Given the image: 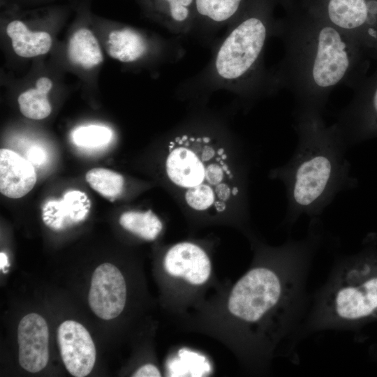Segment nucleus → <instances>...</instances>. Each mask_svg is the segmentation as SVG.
<instances>
[{"mask_svg":"<svg viewBox=\"0 0 377 377\" xmlns=\"http://www.w3.org/2000/svg\"><path fill=\"white\" fill-rule=\"evenodd\" d=\"M354 91L335 122L348 147L377 138V68Z\"/></svg>","mask_w":377,"mask_h":377,"instance_id":"nucleus-8","label":"nucleus"},{"mask_svg":"<svg viewBox=\"0 0 377 377\" xmlns=\"http://www.w3.org/2000/svg\"><path fill=\"white\" fill-rule=\"evenodd\" d=\"M228 161L224 149L211 138L184 134L170 141L165 170L190 208L216 214L240 193Z\"/></svg>","mask_w":377,"mask_h":377,"instance_id":"nucleus-5","label":"nucleus"},{"mask_svg":"<svg viewBox=\"0 0 377 377\" xmlns=\"http://www.w3.org/2000/svg\"><path fill=\"white\" fill-rule=\"evenodd\" d=\"M278 31L285 55L274 81L290 91L295 108L323 112L336 87L354 90L367 77L368 51L320 15L299 19Z\"/></svg>","mask_w":377,"mask_h":377,"instance_id":"nucleus-2","label":"nucleus"},{"mask_svg":"<svg viewBox=\"0 0 377 377\" xmlns=\"http://www.w3.org/2000/svg\"><path fill=\"white\" fill-rule=\"evenodd\" d=\"M149 48L146 39L131 28L114 30L109 34L106 50L113 59L121 62H133L142 58Z\"/></svg>","mask_w":377,"mask_h":377,"instance_id":"nucleus-16","label":"nucleus"},{"mask_svg":"<svg viewBox=\"0 0 377 377\" xmlns=\"http://www.w3.org/2000/svg\"><path fill=\"white\" fill-rule=\"evenodd\" d=\"M325 239L320 218H313L302 239L278 246L255 241L246 272L180 323L220 341L249 374H267L276 357L298 362L311 300L307 278Z\"/></svg>","mask_w":377,"mask_h":377,"instance_id":"nucleus-1","label":"nucleus"},{"mask_svg":"<svg viewBox=\"0 0 377 377\" xmlns=\"http://www.w3.org/2000/svg\"><path fill=\"white\" fill-rule=\"evenodd\" d=\"M6 33L12 40L14 52L25 58L34 57L47 53L52 46V38L45 31H30L20 20L10 22Z\"/></svg>","mask_w":377,"mask_h":377,"instance_id":"nucleus-15","label":"nucleus"},{"mask_svg":"<svg viewBox=\"0 0 377 377\" xmlns=\"http://www.w3.org/2000/svg\"><path fill=\"white\" fill-rule=\"evenodd\" d=\"M120 225L127 231L146 240L153 241L163 230V223L151 210L128 211L119 218Z\"/></svg>","mask_w":377,"mask_h":377,"instance_id":"nucleus-19","label":"nucleus"},{"mask_svg":"<svg viewBox=\"0 0 377 377\" xmlns=\"http://www.w3.org/2000/svg\"><path fill=\"white\" fill-rule=\"evenodd\" d=\"M127 300V286L121 271L105 263L94 270L88 295L91 309L100 318L111 320L124 311Z\"/></svg>","mask_w":377,"mask_h":377,"instance_id":"nucleus-10","label":"nucleus"},{"mask_svg":"<svg viewBox=\"0 0 377 377\" xmlns=\"http://www.w3.org/2000/svg\"><path fill=\"white\" fill-rule=\"evenodd\" d=\"M175 357L169 363L170 376H201L210 372V365L205 357L198 353L181 350Z\"/></svg>","mask_w":377,"mask_h":377,"instance_id":"nucleus-23","label":"nucleus"},{"mask_svg":"<svg viewBox=\"0 0 377 377\" xmlns=\"http://www.w3.org/2000/svg\"><path fill=\"white\" fill-rule=\"evenodd\" d=\"M243 0H195V13L214 23H223L233 17Z\"/></svg>","mask_w":377,"mask_h":377,"instance_id":"nucleus-22","label":"nucleus"},{"mask_svg":"<svg viewBox=\"0 0 377 377\" xmlns=\"http://www.w3.org/2000/svg\"><path fill=\"white\" fill-rule=\"evenodd\" d=\"M297 143L289 161L272 172L285 186L287 209L283 225L290 230L300 217L320 218L341 192L355 188L346 158L348 146L336 123L327 126L322 112L295 108Z\"/></svg>","mask_w":377,"mask_h":377,"instance_id":"nucleus-3","label":"nucleus"},{"mask_svg":"<svg viewBox=\"0 0 377 377\" xmlns=\"http://www.w3.org/2000/svg\"><path fill=\"white\" fill-rule=\"evenodd\" d=\"M68 56L70 61L84 69L99 65L103 57L97 39L87 29H80L72 36L68 43Z\"/></svg>","mask_w":377,"mask_h":377,"instance_id":"nucleus-17","label":"nucleus"},{"mask_svg":"<svg viewBox=\"0 0 377 377\" xmlns=\"http://www.w3.org/2000/svg\"><path fill=\"white\" fill-rule=\"evenodd\" d=\"M112 131L107 127L97 125L82 126L73 133L74 142L80 147H96L109 142Z\"/></svg>","mask_w":377,"mask_h":377,"instance_id":"nucleus-24","label":"nucleus"},{"mask_svg":"<svg viewBox=\"0 0 377 377\" xmlns=\"http://www.w3.org/2000/svg\"><path fill=\"white\" fill-rule=\"evenodd\" d=\"M27 158L33 164H42L45 158L43 149L38 147H34L27 151Z\"/></svg>","mask_w":377,"mask_h":377,"instance_id":"nucleus-26","label":"nucleus"},{"mask_svg":"<svg viewBox=\"0 0 377 377\" xmlns=\"http://www.w3.org/2000/svg\"><path fill=\"white\" fill-rule=\"evenodd\" d=\"M57 341L68 371L75 377L89 374L96 362V351L87 330L75 320H66L58 328Z\"/></svg>","mask_w":377,"mask_h":377,"instance_id":"nucleus-11","label":"nucleus"},{"mask_svg":"<svg viewBox=\"0 0 377 377\" xmlns=\"http://www.w3.org/2000/svg\"><path fill=\"white\" fill-rule=\"evenodd\" d=\"M36 89H29L20 95L18 103L20 112L26 117L40 120L47 117L52 108L47 99V94L52 87L50 79L40 77Z\"/></svg>","mask_w":377,"mask_h":377,"instance_id":"nucleus-18","label":"nucleus"},{"mask_svg":"<svg viewBox=\"0 0 377 377\" xmlns=\"http://www.w3.org/2000/svg\"><path fill=\"white\" fill-rule=\"evenodd\" d=\"M86 180L94 190L109 200H114L121 193L124 182L120 174L101 168L89 170Z\"/></svg>","mask_w":377,"mask_h":377,"instance_id":"nucleus-21","label":"nucleus"},{"mask_svg":"<svg viewBox=\"0 0 377 377\" xmlns=\"http://www.w3.org/2000/svg\"><path fill=\"white\" fill-rule=\"evenodd\" d=\"M135 377H159L161 373L158 368L152 364H146L139 367L132 375Z\"/></svg>","mask_w":377,"mask_h":377,"instance_id":"nucleus-25","label":"nucleus"},{"mask_svg":"<svg viewBox=\"0 0 377 377\" xmlns=\"http://www.w3.org/2000/svg\"><path fill=\"white\" fill-rule=\"evenodd\" d=\"M377 256L370 251L337 257L325 283L312 295L301 332L353 329L377 317Z\"/></svg>","mask_w":377,"mask_h":377,"instance_id":"nucleus-4","label":"nucleus"},{"mask_svg":"<svg viewBox=\"0 0 377 377\" xmlns=\"http://www.w3.org/2000/svg\"><path fill=\"white\" fill-rule=\"evenodd\" d=\"M90 201L80 191H70L59 200H50L43 207V220L50 228L64 230L84 221L89 212Z\"/></svg>","mask_w":377,"mask_h":377,"instance_id":"nucleus-14","label":"nucleus"},{"mask_svg":"<svg viewBox=\"0 0 377 377\" xmlns=\"http://www.w3.org/2000/svg\"><path fill=\"white\" fill-rule=\"evenodd\" d=\"M272 31L269 21L256 14L244 17L220 45L214 61L217 76L246 89L256 88L260 77L263 50Z\"/></svg>","mask_w":377,"mask_h":377,"instance_id":"nucleus-7","label":"nucleus"},{"mask_svg":"<svg viewBox=\"0 0 377 377\" xmlns=\"http://www.w3.org/2000/svg\"><path fill=\"white\" fill-rule=\"evenodd\" d=\"M36 174L32 163L7 149L0 150V191L10 198H20L34 186Z\"/></svg>","mask_w":377,"mask_h":377,"instance_id":"nucleus-13","label":"nucleus"},{"mask_svg":"<svg viewBox=\"0 0 377 377\" xmlns=\"http://www.w3.org/2000/svg\"><path fill=\"white\" fill-rule=\"evenodd\" d=\"M377 58V0H327L320 15Z\"/></svg>","mask_w":377,"mask_h":377,"instance_id":"nucleus-9","label":"nucleus"},{"mask_svg":"<svg viewBox=\"0 0 377 377\" xmlns=\"http://www.w3.org/2000/svg\"><path fill=\"white\" fill-rule=\"evenodd\" d=\"M8 265V258L3 252L0 253V267L3 269Z\"/></svg>","mask_w":377,"mask_h":377,"instance_id":"nucleus-27","label":"nucleus"},{"mask_svg":"<svg viewBox=\"0 0 377 377\" xmlns=\"http://www.w3.org/2000/svg\"><path fill=\"white\" fill-rule=\"evenodd\" d=\"M159 9L176 31L188 29L195 13V0H156Z\"/></svg>","mask_w":377,"mask_h":377,"instance_id":"nucleus-20","label":"nucleus"},{"mask_svg":"<svg viewBox=\"0 0 377 377\" xmlns=\"http://www.w3.org/2000/svg\"><path fill=\"white\" fill-rule=\"evenodd\" d=\"M49 332L45 320L31 313L20 321L17 329L19 363L26 371L37 373L44 369L49 359Z\"/></svg>","mask_w":377,"mask_h":377,"instance_id":"nucleus-12","label":"nucleus"},{"mask_svg":"<svg viewBox=\"0 0 377 377\" xmlns=\"http://www.w3.org/2000/svg\"><path fill=\"white\" fill-rule=\"evenodd\" d=\"M161 268L170 314L179 322L198 309L216 286L211 258L200 245L188 241L172 245Z\"/></svg>","mask_w":377,"mask_h":377,"instance_id":"nucleus-6","label":"nucleus"}]
</instances>
